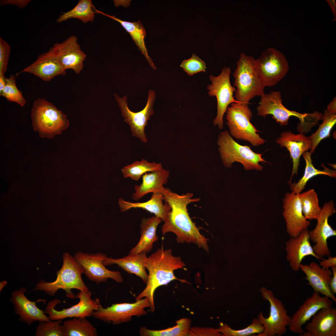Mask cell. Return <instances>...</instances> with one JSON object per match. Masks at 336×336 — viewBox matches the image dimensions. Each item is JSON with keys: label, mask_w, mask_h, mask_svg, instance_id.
<instances>
[{"label": "cell", "mask_w": 336, "mask_h": 336, "mask_svg": "<svg viewBox=\"0 0 336 336\" xmlns=\"http://www.w3.org/2000/svg\"><path fill=\"white\" fill-rule=\"evenodd\" d=\"M162 193L165 202L171 207L162 226V235L172 232L176 236L178 243H193L208 252V239L200 233L190 217L187 209L189 204L198 202L200 198H193V194L190 193L178 194L167 188H165Z\"/></svg>", "instance_id": "obj_1"}, {"label": "cell", "mask_w": 336, "mask_h": 336, "mask_svg": "<svg viewBox=\"0 0 336 336\" xmlns=\"http://www.w3.org/2000/svg\"><path fill=\"white\" fill-rule=\"evenodd\" d=\"M145 266L148 272L146 286L136 297V299L147 298L151 304L150 311L153 312L155 308L154 295L156 289L175 280L182 281L175 276L174 272L179 269L184 268L185 265L180 257L173 255L171 249L165 250L162 245L147 257Z\"/></svg>", "instance_id": "obj_2"}, {"label": "cell", "mask_w": 336, "mask_h": 336, "mask_svg": "<svg viewBox=\"0 0 336 336\" xmlns=\"http://www.w3.org/2000/svg\"><path fill=\"white\" fill-rule=\"evenodd\" d=\"M63 264L60 269L56 272L57 278L54 281L46 282L42 280L36 285L33 291H42L51 296H53L58 290H64L66 296L74 299L76 296L72 291V289L80 291L89 290L82 277L84 273V269L75 257L68 252L63 256Z\"/></svg>", "instance_id": "obj_3"}, {"label": "cell", "mask_w": 336, "mask_h": 336, "mask_svg": "<svg viewBox=\"0 0 336 336\" xmlns=\"http://www.w3.org/2000/svg\"><path fill=\"white\" fill-rule=\"evenodd\" d=\"M259 105L257 107V114L265 117L268 114L281 125H287L291 116L298 118L300 123L298 128L300 131H307L317 124L320 116V113L315 111L312 113L302 114L287 108L282 104L281 92L271 91L261 96Z\"/></svg>", "instance_id": "obj_4"}, {"label": "cell", "mask_w": 336, "mask_h": 336, "mask_svg": "<svg viewBox=\"0 0 336 336\" xmlns=\"http://www.w3.org/2000/svg\"><path fill=\"white\" fill-rule=\"evenodd\" d=\"M31 115L34 130L42 138H51L60 134L69 125L66 115L44 98L34 102Z\"/></svg>", "instance_id": "obj_5"}, {"label": "cell", "mask_w": 336, "mask_h": 336, "mask_svg": "<svg viewBox=\"0 0 336 336\" xmlns=\"http://www.w3.org/2000/svg\"><path fill=\"white\" fill-rule=\"evenodd\" d=\"M255 61L253 57L241 53L237 62L233 76L236 89L235 97L239 102L248 104L255 96L265 94V87L257 73Z\"/></svg>", "instance_id": "obj_6"}, {"label": "cell", "mask_w": 336, "mask_h": 336, "mask_svg": "<svg viewBox=\"0 0 336 336\" xmlns=\"http://www.w3.org/2000/svg\"><path fill=\"white\" fill-rule=\"evenodd\" d=\"M218 151L224 165L226 167H232L233 162L241 163L246 170H262L263 166L260 163L267 162L262 157V154L256 153L250 146L240 145L235 141L225 130L219 134L217 141Z\"/></svg>", "instance_id": "obj_7"}, {"label": "cell", "mask_w": 336, "mask_h": 336, "mask_svg": "<svg viewBox=\"0 0 336 336\" xmlns=\"http://www.w3.org/2000/svg\"><path fill=\"white\" fill-rule=\"evenodd\" d=\"M226 118L230 135L237 139L250 142L257 147L266 141L257 133L259 131L250 122L253 114L248 104L233 103L228 107Z\"/></svg>", "instance_id": "obj_8"}, {"label": "cell", "mask_w": 336, "mask_h": 336, "mask_svg": "<svg viewBox=\"0 0 336 336\" xmlns=\"http://www.w3.org/2000/svg\"><path fill=\"white\" fill-rule=\"evenodd\" d=\"M263 298L270 304L269 316L265 318L262 312L258 315V319L263 325L264 332L257 336H280L285 334L291 322V318L288 314L287 310L282 302L277 298L273 292L267 288L260 289Z\"/></svg>", "instance_id": "obj_9"}, {"label": "cell", "mask_w": 336, "mask_h": 336, "mask_svg": "<svg viewBox=\"0 0 336 336\" xmlns=\"http://www.w3.org/2000/svg\"><path fill=\"white\" fill-rule=\"evenodd\" d=\"M258 75L264 87H271L278 84L289 70L288 61L279 50L270 48L262 51L255 59Z\"/></svg>", "instance_id": "obj_10"}, {"label": "cell", "mask_w": 336, "mask_h": 336, "mask_svg": "<svg viewBox=\"0 0 336 336\" xmlns=\"http://www.w3.org/2000/svg\"><path fill=\"white\" fill-rule=\"evenodd\" d=\"M231 73L230 68L225 67L222 69L219 75L215 76L210 75L209 77L212 84L207 87L209 95L215 96L217 100V114L213 124L215 126L217 125L220 129L223 128V117L229 105L233 103L240 102L236 100L233 96L236 89L231 84Z\"/></svg>", "instance_id": "obj_11"}, {"label": "cell", "mask_w": 336, "mask_h": 336, "mask_svg": "<svg viewBox=\"0 0 336 336\" xmlns=\"http://www.w3.org/2000/svg\"><path fill=\"white\" fill-rule=\"evenodd\" d=\"M98 302L99 309L94 311L92 316L94 318L114 325L127 322L132 320L133 316L140 317L146 315L148 312L146 308L151 307L149 299L144 298L136 300L133 303H122L113 304L110 306L104 308L100 304V299H95Z\"/></svg>", "instance_id": "obj_12"}, {"label": "cell", "mask_w": 336, "mask_h": 336, "mask_svg": "<svg viewBox=\"0 0 336 336\" xmlns=\"http://www.w3.org/2000/svg\"><path fill=\"white\" fill-rule=\"evenodd\" d=\"M114 95L120 108L124 121L129 126L132 136L144 143L147 142V139L145 129L150 116L154 113L153 106L156 99L155 91L152 90L148 91L147 102L145 108L137 112H133L128 108L127 96L120 98L116 94Z\"/></svg>", "instance_id": "obj_13"}, {"label": "cell", "mask_w": 336, "mask_h": 336, "mask_svg": "<svg viewBox=\"0 0 336 336\" xmlns=\"http://www.w3.org/2000/svg\"><path fill=\"white\" fill-rule=\"evenodd\" d=\"M91 292L89 290L80 291L76 296V298L79 299V302L69 308L61 310L55 309V306L60 303L61 301L57 299H54L48 303L44 313L49 315L48 317L51 320L92 316L93 312L99 309V305L96 299H91Z\"/></svg>", "instance_id": "obj_14"}, {"label": "cell", "mask_w": 336, "mask_h": 336, "mask_svg": "<svg viewBox=\"0 0 336 336\" xmlns=\"http://www.w3.org/2000/svg\"><path fill=\"white\" fill-rule=\"evenodd\" d=\"M335 212L333 201L325 203L316 219L317 223L315 227L313 230L309 231L310 239L315 243L313 247L314 251L319 259H322L324 256L330 255L327 240L330 237L336 236V231L329 224L328 220Z\"/></svg>", "instance_id": "obj_15"}, {"label": "cell", "mask_w": 336, "mask_h": 336, "mask_svg": "<svg viewBox=\"0 0 336 336\" xmlns=\"http://www.w3.org/2000/svg\"><path fill=\"white\" fill-rule=\"evenodd\" d=\"M74 257L83 268L84 274L90 280L97 284L106 281L108 278L118 283H122L123 278L119 272L110 270L103 264L108 257L103 253L96 254L76 252Z\"/></svg>", "instance_id": "obj_16"}, {"label": "cell", "mask_w": 336, "mask_h": 336, "mask_svg": "<svg viewBox=\"0 0 336 336\" xmlns=\"http://www.w3.org/2000/svg\"><path fill=\"white\" fill-rule=\"evenodd\" d=\"M49 49L66 70L72 69L78 74L83 69L86 55L81 49L76 36H71L62 43H55Z\"/></svg>", "instance_id": "obj_17"}, {"label": "cell", "mask_w": 336, "mask_h": 336, "mask_svg": "<svg viewBox=\"0 0 336 336\" xmlns=\"http://www.w3.org/2000/svg\"><path fill=\"white\" fill-rule=\"evenodd\" d=\"M320 295L314 292L293 314L288 327L289 331L301 336L303 331L302 327L304 324L321 309L333 306V301L331 299Z\"/></svg>", "instance_id": "obj_18"}, {"label": "cell", "mask_w": 336, "mask_h": 336, "mask_svg": "<svg viewBox=\"0 0 336 336\" xmlns=\"http://www.w3.org/2000/svg\"><path fill=\"white\" fill-rule=\"evenodd\" d=\"M283 216L287 233L291 237L298 236L310 224L305 217L299 194L287 192L283 199Z\"/></svg>", "instance_id": "obj_19"}, {"label": "cell", "mask_w": 336, "mask_h": 336, "mask_svg": "<svg viewBox=\"0 0 336 336\" xmlns=\"http://www.w3.org/2000/svg\"><path fill=\"white\" fill-rule=\"evenodd\" d=\"M26 291V288L21 287L11 294L10 301L13 304L15 313L19 316V320L28 325L36 321H50L49 317L44 314V311L36 305L37 302L45 300L39 299L35 301H31L25 296Z\"/></svg>", "instance_id": "obj_20"}, {"label": "cell", "mask_w": 336, "mask_h": 336, "mask_svg": "<svg viewBox=\"0 0 336 336\" xmlns=\"http://www.w3.org/2000/svg\"><path fill=\"white\" fill-rule=\"evenodd\" d=\"M309 231L303 230L298 236L291 237L286 243V259L292 270L297 271L303 259L311 256L319 259L315 255L310 242Z\"/></svg>", "instance_id": "obj_21"}, {"label": "cell", "mask_w": 336, "mask_h": 336, "mask_svg": "<svg viewBox=\"0 0 336 336\" xmlns=\"http://www.w3.org/2000/svg\"><path fill=\"white\" fill-rule=\"evenodd\" d=\"M302 336H336V309L322 308L311 318L305 328Z\"/></svg>", "instance_id": "obj_22"}, {"label": "cell", "mask_w": 336, "mask_h": 336, "mask_svg": "<svg viewBox=\"0 0 336 336\" xmlns=\"http://www.w3.org/2000/svg\"><path fill=\"white\" fill-rule=\"evenodd\" d=\"M277 143L282 147H285L289 152L293 162V167L291 178L288 182L291 183L293 175H297L300 158L304 152L312 147V142L309 137L302 133L295 134L291 131L284 132L276 140Z\"/></svg>", "instance_id": "obj_23"}, {"label": "cell", "mask_w": 336, "mask_h": 336, "mask_svg": "<svg viewBox=\"0 0 336 336\" xmlns=\"http://www.w3.org/2000/svg\"><path fill=\"white\" fill-rule=\"evenodd\" d=\"M300 269L306 275L304 279L308 281L307 284L311 286L314 292L336 302V297L329 287V282L332 275L331 269H324L314 261L311 262L308 264H301Z\"/></svg>", "instance_id": "obj_24"}, {"label": "cell", "mask_w": 336, "mask_h": 336, "mask_svg": "<svg viewBox=\"0 0 336 336\" xmlns=\"http://www.w3.org/2000/svg\"><path fill=\"white\" fill-rule=\"evenodd\" d=\"M66 70L55 59L49 49L39 55L35 62L21 72L31 73L44 81L49 82L56 76L65 75Z\"/></svg>", "instance_id": "obj_25"}, {"label": "cell", "mask_w": 336, "mask_h": 336, "mask_svg": "<svg viewBox=\"0 0 336 336\" xmlns=\"http://www.w3.org/2000/svg\"><path fill=\"white\" fill-rule=\"evenodd\" d=\"M169 175V171L163 168L145 173L142 176L141 184L134 186L135 192L132 194L133 199L138 201L150 193H162L165 188L164 185L167 183Z\"/></svg>", "instance_id": "obj_26"}, {"label": "cell", "mask_w": 336, "mask_h": 336, "mask_svg": "<svg viewBox=\"0 0 336 336\" xmlns=\"http://www.w3.org/2000/svg\"><path fill=\"white\" fill-rule=\"evenodd\" d=\"M164 195L162 193H152L150 199L144 202H132L126 201L122 198L119 199L118 204L121 212H124L131 208H140L145 210L161 218L164 222L171 207L166 203H163Z\"/></svg>", "instance_id": "obj_27"}, {"label": "cell", "mask_w": 336, "mask_h": 336, "mask_svg": "<svg viewBox=\"0 0 336 336\" xmlns=\"http://www.w3.org/2000/svg\"><path fill=\"white\" fill-rule=\"evenodd\" d=\"M162 221L161 218L155 216L142 218L140 224L139 240L132 249L129 254L150 252L152 249L153 243L158 239L156 233L157 228Z\"/></svg>", "instance_id": "obj_28"}, {"label": "cell", "mask_w": 336, "mask_h": 336, "mask_svg": "<svg viewBox=\"0 0 336 336\" xmlns=\"http://www.w3.org/2000/svg\"><path fill=\"white\" fill-rule=\"evenodd\" d=\"M146 252L129 254L121 258L108 257L103 262L105 266L116 264L128 273L133 274L140 277L146 283L148 274L146 271L145 261L147 258Z\"/></svg>", "instance_id": "obj_29"}, {"label": "cell", "mask_w": 336, "mask_h": 336, "mask_svg": "<svg viewBox=\"0 0 336 336\" xmlns=\"http://www.w3.org/2000/svg\"><path fill=\"white\" fill-rule=\"evenodd\" d=\"M95 11L96 13H99L109 17L120 23L126 31L130 34L139 49L145 56L151 66L154 70L156 69L152 60L148 55L144 41L145 38L147 36L146 32L140 21L137 22H129L123 20L114 16L108 15L96 8Z\"/></svg>", "instance_id": "obj_30"}, {"label": "cell", "mask_w": 336, "mask_h": 336, "mask_svg": "<svg viewBox=\"0 0 336 336\" xmlns=\"http://www.w3.org/2000/svg\"><path fill=\"white\" fill-rule=\"evenodd\" d=\"M311 153L307 151L303 154L306 162V167L303 175L297 182L291 183L289 184L291 192L299 194L304 189L308 180L313 177L318 175H325L330 177L335 178L336 171L330 169L323 164L322 165L324 168L323 170H319L315 168L312 163L311 158Z\"/></svg>", "instance_id": "obj_31"}, {"label": "cell", "mask_w": 336, "mask_h": 336, "mask_svg": "<svg viewBox=\"0 0 336 336\" xmlns=\"http://www.w3.org/2000/svg\"><path fill=\"white\" fill-rule=\"evenodd\" d=\"M95 8L92 0H80L73 8L60 15L57 22L60 23L70 19L77 18L84 23L92 22L96 13Z\"/></svg>", "instance_id": "obj_32"}, {"label": "cell", "mask_w": 336, "mask_h": 336, "mask_svg": "<svg viewBox=\"0 0 336 336\" xmlns=\"http://www.w3.org/2000/svg\"><path fill=\"white\" fill-rule=\"evenodd\" d=\"M64 336H96V328L86 317H74L63 322Z\"/></svg>", "instance_id": "obj_33"}, {"label": "cell", "mask_w": 336, "mask_h": 336, "mask_svg": "<svg viewBox=\"0 0 336 336\" xmlns=\"http://www.w3.org/2000/svg\"><path fill=\"white\" fill-rule=\"evenodd\" d=\"M191 324V320L188 318H183L176 321V325L167 329L154 330L141 327L139 330L142 336H188Z\"/></svg>", "instance_id": "obj_34"}, {"label": "cell", "mask_w": 336, "mask_h": 336, "mask_svg": "<svg viewBox=\"0 0 336 336\" xmlns=\"http://www.w3.org/2000/svg\"><path fill=\"white\" fill-rule=\"evenodd\" d=\"M162 168L161 163L155 162H150L143 159L141 161H136L124 166L121 169V171L124 178H130L133 180L138 181L145 173Z\"/></svg>", "instance_id": "obj_35"}, {"label": "cell", "mask_w": 336, "mask_h": 336, "mask_svg": "<svg viewBox=\"0 0 336 336\" xmlns=\"http://www.w3.org/2000/svg\"><path fill=\"white\" fill-rule=\"evenodd\" d=\"M303 214L308 220L318 217L321 208L319 206L316 193L313 189L299 194Z\"/></svg>", "instance_id": "obj_36"}, {"label": "cell", "mask_w": 336, "mask_h": 336, "mask_svg": "<svg viewBox=\"0 0 336 336\" xmlns=\"http://www.w3.org/2000/svg\"><path fill=\"white\" fill-rule=\"evenodd\" d=\"M321 119L323 120L318 129L309 137L312 142L310 152L313 153L320 142L330 136L331 130L336 123V114H331L325 110Z\"/></svg>", "instance_id": "obj_37"}, {"label": "cell", "mask_w": 336, "mask_h": 336, "mask_svg": "<svg viewBox=\"0 0 336 336\" xmlns=\"http://www.w3.org/2000/svg\"><path fill=\"white\" fill-rule=\"evenodd\" d=\"M217 329L222 336H248L262 333L264 328L258 319L255 318L250 325L243 329H234L227 324L221 322Z\"/></svg>", "instance_id": "obj_38"}, {"label": "cell", "mask_w": 336, "mask_h": 336, "mask_svg": "<svg viewBox=\"0 0 336 336\" xmlns=\"http://www.w3.org/2000/svg\"><path fill=\"white\" fill-rule=\"evenodd\" d=\"M16 77L11 75L9 78L6 77V84L3 90L0 92V96L5 97L11 102H15L23 106L26 101L23 97L22 92L17 88L15 82Z\"/></svg>", "instance_id": "obj_39"}, {"label": "cell", "mask_w": 336, "mask_h": 336, "mask_svg": "<svg viewBox=\"0 0 336 336\" xmlns=\"http://www.w3.org/2000/svg\"><path fill=\"white\" fill-rule=\"evenodd\" d=\"M62 320L40 321L35 333L36 336H64Z\"/></svg>", "instance_id": "obj_40"}, {"label": "cell", "mask_w": 336, "mask_h": 336, "mask_svg": "<svg viewBox=\"0 0 336 336\" xmlns=\"http://www.w3.org/2000/svg\"><path fill=\"white\" fill-rule=\"evenodd\" d=\"M180 67L189 76L201 72H205L206 68L205 62L194 54H193L189 59L183 60Z\"/></svg>", "instance_id": "obj_41"}, {"label": "cell", "mask_w": 336, "mask_h": 336, "mask_svg": "<svg viewBox=\"0 0 336 336\" xmlns=\"http://www.w3.org/2000/svg\"><path fill=\"white\" fill-rule=\"evenodd\" d=\"M11 46L0 37V75H4L8 62Z\"/></svg>", "instance_id": "obj_42"}, {"label": "cell", "mask_w": 336, "mask_h": 336, "mask_svg": "<svg viewBox=\"0 0 336 336\" xmlns=\"http://www.w3.org/2000/svg\"><path fill=\"white\" fill-rule=\"evenodd\" d=\"M188 336H222V334L213 328L194 327L190 328Z\"/></svg>", "instance_id": "obj_43"}, {"label": "cell", "mask_w": 336, "mask_h": 336, "mask_svg": "<svg viewBox=\"0 0 336 336\" xmlns=\"http://www.w3.org/2000/svg\"><path fill=\"white\" fill-rule=\"evenodd\" d=\"M30 0H0V5H14L19 8L26 7L31 2Z\"/></svg>", "instance_id": "obj_44"}, {"label": "cell", "mask_w": 336, "mask_h": 336, "mask_svg": "<svg viewBox=\"0 0 336 336\" xmlns=\"http://www.w3.org/2000/svg\"><path fill=\"white\" fill-rule=\"evenodd\" d=\"M319 265L324 269H330L332 267L336 266V257L329 256L327 259H323Z\"/></svg>", "instance_id": "obj_45"}, {"label": "cell", "mask_w": 336, "mask_h": 336, "mask_svg": "<svg viewBox=\"0 0 336 336\" xmlns=\"http://www.w3.org/2000/svg\"><path fill=\"white\" fill-rule=\"evenodd\" d=\"M332 275L329 282L330 289L334 294L336 293V266L332 267Z\"/></svg>", "instance_id": "obj_46"}, {"label": "cell", "mask_w": 336, "mask_h": 336, "mask_svg": "<svg viewBox=\"0 0 336 336\" xmlns=\"http://www.w3.org/2000/svg\"><path fill=\"white\" fill-rule=\"evenodd\" d=\"M327 110L330 113L336 114V98L335 97L328 105Z\"/></svg>", "instance_id": "obj_47"}, {"label": "cell", "mask_w": 336, "mask_h": 336, "mask_svg": "<svg viewBox=\"0 0 336 336\" xmlns=\"http://www.w3.org/2000/svg\"><path fill=\"white\" fill-rule=\"evenodd\" d=\"M326 2L328 3V4L330 6L332 12H333L334 16L335 18L336 19V3L335 0H326Z\"/></svg>", "instance_id": "obj_48"}, {"label": "cell", "mask_w": 336, "mask_h": 336, "mask_svg": "<svg viewBox=\"0 0 336 336\" xmlns=\"http://www.w3.org/2000/svg\"><path fill=\"white\" fill-rule=\"evenodd\" d=\"M6 77L4 75H0V92L3 89L6 84Z\"/></svg>", "instance_id": "obj_49"}, {"label": "cell", "mask_w": 336, "mask_h": 336, "mask_svg": "<svg viewBox=\"0 0 336 336\" xmlns=\"http://www.w3.org/2000/svg\"><path fill=\"white\" fill-rule=\"evenodd\" d=\"M7 282L5 281H2L0 282V291H2L3 287L7 285Z\"/></svg>", "instance_id": "obj_50"}]
</instances>
